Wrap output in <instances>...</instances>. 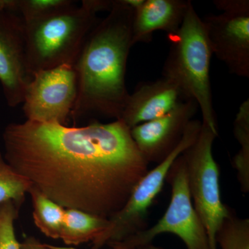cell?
<instances>
[{"instance_id": "obj_1", "label": "cell", "mask_w": 249, "mask_h": 249, "mask_svg": "<svg viewBox=\"0 0 249 249\" xmlns=\"http://www.w3.org/2000/svg\"><path fill=\"white\" fill-rule=\"evenodd\" d=\"M121 119L82 127L26 121L3 133L8 164L65 209L109 219L122 209L150 163Z\"/></svg>"}, {"instance_id": "obj_2", "label": "cell", "mask_w": 249, "mask_h": 249, "mask_svg": "<svg viewBox=\"0 0 249 249\" xmlns=\"http://www.w3.org/2000/svg\"><path fill=\"white\" fill-rule=\"evenodd\" d=\"M134 10L127 0H113L109 14L90 31L73 67L77 97L71 118L120 119L128 99L127 62L132 46Z\"/></svg>"}, {"instance_id": "obj_3", "label": "cell", "mask_w": 249, "mask_h": 249, "mask_svg": "<svg viewBox=\"0 0 249 249\" xmlns=\"http://www.w3.org/2000/svg\"><path fill=\"white\" fill-rule=\"evenodd\" d=\"M113 1L83 0L25 26L26 55L31 78L36 72L74 65L99 11H109Z\"/></svg>"}, {"instance_id": "obj_4", "label": "cell", "mask_w": 249, "mask_h": 249, "mask_svg": "<svg viewBox=\"0 0 249 249\" xmlns=\"http://www.w3.org/2000/svg\"><path fill=\"white\" fill-rule=\"evenodd\" d=\"M167 37L170 47L163 76L175 82L187 99L196 101L201 109V123L218 133L210 80L213 54L206 26L191 1L181 27Z\"/></svg>"}, {"instance_id": "obj_5", "label": "cell", "mask_w": 249, "mask_h": 249, "mask_svg": "<svg viewBox=\"0 0 249 249\" xmlns=\"http://www.w3.org/2000/svg\"><path fill=\"white\" fill-rule=\"evenodd\" d=\"M166 181L171 186L172 195L163 217L153 227L111 244L109 247L134 249L152 243L160 234L171 233L179 237L187 249H213L206 228L193 206L182 154L170 167Z\"/></svg>"}, {"instance_id": "obj_6", "label": "cell", "mask_w": 249, "mask_h": 249, "mask_svg": "<svg viewBox=\"0 0 249 249\" xmlns=\"http://www.w3.org/2000/svg\"><path fill=\"white\" fill-rule=\"evenodd\" d=\"M201 124L199 120L190 122L178 146L141 178L122 209L108 219L107 229L92 242V249H100L121 242L147 229L149 209L161 191L170 167L178 157L196 142Z\"/></svg>"}, {"instance_id": "obj_7", "label": "cell", "mask_w": 249, "mask_h": 249, "mask_svg": "<svg viewBox=\"0 0 249 249\" xmlns=\"http://www.w3.org/2000/svg\"><path fill=\"white\" fill-rule=\"evenodd\" d=\"M217 137V132L202 124L196 142L182 153L193 206L206 228L213 249H217L216 232L231 210L221 198L219 168L213 153Z\"/></svg>"}, {"instance_id": "obj_8", "label": "cell", "mask_w": 249, "mask_h": 249, "mask_svg": "<svg viewBox=\"0 0 249 249\" xmlns=\"http://www.w3.org/2000/svg\"><path fill=\"white\" fill-rule=\"evenodd\" d=\"M219 15L202 19L213 54L235 76L249 77V1L214 0Z\"/></svg>"}, {"instance_id": "obj_9", "label": "cell", "mask_w": 249, "mask_h": 249, "mask_svg": "<svg viewBox=\"0 0 249 249\" xmlns=\"http://www.w3.org/2000/svg\"><path fill=\"white\" fill-rule=\"evenodd\" d=\"M77 77L71 65L36 72L24 92L22 110L27 120L67 125L77 97Z\"/></svg>"}, {"instance_id": "obj_10", "label": "cell", "mask_w": 249, "mask_h": 249, "mask_svg": "<svg viewBox=\"0 0 249 249\" xmlns=\"http://www.w3.org/2000/svg\"><path fill=\"white\" fill-rule=\"evenodd\" d=\"M31 78L27 69L24 22L18 15L0 9V84L9 107L22 104Z\"/></svg>"}, {"instance_id": "obj_11", "label": "cell", "mask_w": 249, "mask_h": 249, "mask_svg": "<svg viewBox=\"0 0 249 249\" xmlns=\"http://www.w3.org/2000/svg\"><path fill=\"white\" fill-rule=\"evenodd\" d=\"M198 109L195 100H187L165 115L130 129L136 145L149 163L158 164L174 151Z\"/></svg>"}, {"instance_id": "obj_12", "label": "cell", "mask_w": 249, "mask_h": 249, "mask_svg": "<svg viewBox=\"0 0 249 249\" xmlns=\"http://www.w3.org/2000/svg\"><path fill=\"white\" fill-rule=\"evenodd\" d=\"M187 100L175 82L162 76L137 85L134 92L129 93L120 119L132 129L165 115Z\"/></svg>"}, {"instance_id": "obj_13", "label": "cell", "mask_w": 249, "mask_h": 249, "mask_svg": "<svg viewBox=\"0 0 249 249\" xmlns=\"http://www.w3.org/2000/svg\"><path fill=\"white\" fill-rule=\"evenodd\" d=\"M190 0H144L135 10L132 23V46L149 42L152 34L163 31L175 34L181 27Z\"/></svg>"}, {"instance_id": "obj_14", "label": "cell", "mask_w": 249, "mask_h": 249, "mask_svg": "<svg viewBox=\"0 0 249 249\" xmlns=\"http://www.w3.org/2000/svg\"><path fill=\"white\" fill-rule=\"evenodd\" d=\"M108 219L77 209H65L60 239L67 245L94 242L107 229Z\"/></svg>"}, {"instance_id": "obj_15", "label": "cell", "mask_w": 249, "mask_h": 249, "mask_svg": "<svg viewBox=\"0 0 249 249\" xmlns=\"http://www.w3.org/2000/svg\"><path fill=\"white\" fill-rule=\"evenodd\" d=\"M29 194L32 200L33 217L36 227L49 238L60 239L65 209L34 187H31Z\"/></svg>"}, {"instance_id": "obj_16", "label": "cell", "mask_w": 249, "mask_h": 249, "mask_svg": "<svg viewBox=\"0 0 249 249\" xmlns=\"http://www.w3.org/2000/svg\"><path fill=\"white\" fill-rule=\"evenodd\" d=\"M234 134L240 149L232 158L241 191L249 192V100L242 103L234 122Z\"/></svg>"}, {"instance_id": "obj_17", "label": "cell", "mask_w": 249, "mask_h": 249, "mask_svg": "<svg viewBox=\"0 0 249 249\" xmlns=\"http://www.w3.org/2000/svg\"><path fill=\"white\" fill-rule=\"evenodd\" d=\"M73 4L71 0H0V9L18 15L27 25Z\"/></svg>"}, {"instance_id": "obj_18", "label": "cell", "mask_w": 249, "mask_h": 249, "mask_svg": "<svg viewBox=\"0 0 249 249\" xmlns=\"http://www.w3.org/2000/svg\"><path fill=\"white\" fill-rule=\"evenodd\" d=\"M221 249H249V219L240 218L231 209L215 235Z\"/></svg>"}, {"instance_id": "obj_19", "label": "cell", "mask_w": 249, "mask_h": 249, "mask_svg": "<svg viewBox=\"0 0 249 249\" xmlns=\"http://www.w3.org/2000/svg\"><path fill=\"white\" fill-rule=\"evenodd\" d=\"M31 186L30 181L8 164L0 152V205L14 201L21 206Z\"/></svg>"}, {"instance_id": "obj_20", "label": "cell", "mask_w": 249, "mask_h": 249, "mask_svg": "<svg viewBox=\"0 0 249 249\" xmlns=\"http://www.w3.org/2000/svg\"><path fill=\"white\" fill-rule=\"evenodd\" d=\"M19 208L14 201L0 205V249H20L14 227Z\"/></svg>"}, {"instance_id": "obj_21", "label": "cell", "mask_w": 249, "mask_h": 249, "mask_svg": "<svg viewBox=\"0 0 249 249\" xmlns=\"http://www.w3.org/2000/svg\"><path fill=\"white\" fill-rule=\"evenodd\" d=\"M20 249H55L52 246L42 243L34 237H28L20 243Z\"/></svg>"}, {"instance_id": "obj_22", "label": "cell", "mask_w": 249, "mask_h": 249, "mask_svg": "<svg viewBox=\"0 0 249 249\" xmlns=\"http://www.w3.org/2000/svg\"><path fill=\"white\" fill-rule=\"evenodd\" d=\"M111 248H114L116 249H121L119 248H116V247H111ZM130 249H161L160 247H156V246L151 244H148V245L142 246V247H136V248Z\"/></svg>"}, {"instance_id": "obj_23", "label": "cell", "mask_w": 249, "mask_h": 249, "mask_svg": "<svg viewBox=\"0 0 249 249\" xmlns=\"http://www.w3.org/2000/svg\"><path fill=\"white\" fill-rule=\"evenodd\" d=\"M114 249V248H111V247H110V249Z\"/></svg>"}]
</instances>
